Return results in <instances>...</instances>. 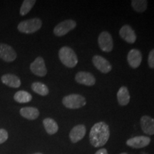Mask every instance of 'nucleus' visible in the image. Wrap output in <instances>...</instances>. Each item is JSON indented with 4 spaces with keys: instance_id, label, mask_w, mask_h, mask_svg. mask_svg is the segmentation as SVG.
Instances as JSON below:
<instances>
[{
    "instance_id": "obj_1",
    "label": "nucleus",
    "mask_w": 154,
    "mask_h": 154,
    "mask_svg": "<svg viewBox=\"0 0 154 154\" xmlns=\"http://www.w3.org/2000/svg\"><path fill=\"white\" fill-rule=\"evenodd\" d=\"M110 130L109 125L101 121L92 126L89 134L90 143L94 147L98 148L104 146L109 140Z\"/></svg>"
},
{
    "instance_id": "obj_2",
    "label": "nucleus",
    "mask_w": 154,
    "mask_h": 154,
    "mask_svg": "<svg viewBox=\"0 0 154 154\" xmlns=\"http://www.w3.org/2000/svg\"><path fill=\"white\" fill-rule=\"evenodd\" d=\"M59 57L61 63L69 68H74L78 63V58L76 53L69 47H63L59 49Z\"/></svg>"
},
{
    "instance_id": "obj_3",
    "label": "nucleus",
    "mask_w": 154,
    "mask_h": 154,
    "mask_svg": "<svg viewBox=\"0 0 154 154\" xmlns=\"http://www.w3.org/2000/svg\"><path fill=\"white\" fill-rule=\"evenodd\" d=\"M42 22L40 19L34 18L21 22L17 26L19 32L24 34H33L41 29Z\"/></svg>"
},
{
    "instance_id": "obj_4",
    "label": "nucleus",
    "mask_w": 154,
    "mask_h": 154,
    "mask_svg": "<svg viewBox=\"0 0 154 154\" xmlns=\"http://www.w3.org/2000/svg\"><path fill=\"white\" fill-rule=\"evenodd\" d=\"M62 103L68 109H77L84 106L86 103V100L80 94H73L64 96L62 99Z\"/></svg>"
},
{
    "instance_id": "obj_5",
    "label": "nucleus",
    "mask_w": 154,
    "mask_h": 154,
    "mask_svg": "<svg viewBox=\"0 0 154 154\" xmlns=\"http://www.w3.org/2000/svg\"><path fill=\"white\" fill-rule=\"evenodd\" d=\"M76 26V22L72 19H66L57 24L54 29V34L57 36L66 35Z\"/></svg>"
},
{
    "instance_id": "obj_6",
    "label": "nucleus",
    "mask_w": 154,
    "mask_h": 154,
    "mask_svg": "<svg viewBox=\"0 0 154 154\" xmlns=\"http://www.w3.org/2000/svg\"><path fill=\"white\" fill-rule=\"evenodd\" d=\"M98 43L102 51L110 52L113 50V41L112 36L108 32H102L98 37Z\"/></svg>"
},
{
    "instance_id": "obj_7",
    "label": "nucleus",
    "mask_w": 154,
    "mask_h": 154,
    "mask_svg": "<svg viewBox=\"0 0 154 154\" xmlns=\"http://www.w3.org/2000/svg\"><path fill=\"white\" fill-rule=\"evenodd\" d=\"M31 72L36 76L43 77L47 74L45 62L44 59L41 57H38L33 62L30 64Z\"/></svg>"
},
{
    "instance_id": "obj_8",
    "label": "nucleus",
    "mask_w": 154,
    "mask_h": 154,
    "mask_svg": "<svg viewBox=\"0 0 154 154\" xmlns=\"http://www.w3.org/2000/svg\"><path fill=\"white\" fill-rule=\"evenodd\" d=\"M15 50L8 44L0 43V59L6 62H11L17 59Z\"/></svg>"
},
{
    "instance_id": "obj_9",
    "label": "nucleus",
    "mask_w": 154,
    "mask_h": 154,
    "mask_svg": "<svg viewBox=\"0 0 154 154\" xmlns=\"http://www.w3.org/2000/svg\"><path fill=\"white\" fill-rule=\"evenodd\" d=\"M92 61H93L94 66L103 74L110 72L112 69V66L109 61L101 56L95 55L92 59Z\"/></svg>"
},
{
    "instance_id": "obj_10",
    "label": "nucleus",
    "mask_w": 154,
    "mask_h": 154,
    "mask_svg": "<svg viewBox=\"0 0 154 154\" xmlns=\"http://www.w3.org/2000/svg\"><path fill=\"white\" fill-rule=\"evenodd\" d=\"M151 138L148 136H140L129 138L126 140V145L133 149H142L149 146L151 143Z\"/></svg>"
},
{
    "instance_id": "obj_11",
    "label": "nucleus",
    "mask_w": 154,
    "mask_h": 154,
    "mask_svg": "<svg viewBox=\"0 0 154 154\" xmlns=\"http://www.w3.org/2000/svg\"><path fill=\"white\" fill-rule=\"evenodd\" d=\"M75 80L77 83L86 86H94L96 83V79L91 73L88 72H79L76 74Z\"/></svg>"
},
{
    "instance_id": "obj_12",
    "label": "nucleus",
    "mask_w": 154,
    "mask_h": 154,
    "mask_svg": "<svg viewBox=\"0 0 154 154\" xmlns=\"http://www.w3.org/2000/svg\"><path fill=\"white\" fill-rule=\"evenodd\" d=\"M119 35L122 39L129 44H134L137 38L136 34L133 30L131 26L128 24L124 25L121 28V29L119 30Z\"/></svg>"
},
{
    "instance_id": "obj_13",
    "label": "nucleus",
    "mask_w": 154,
    "mask_h": 154,
    "mask_svg": "<svg viewBox=\"0 0 154 154\" xmlns=\"http://www.w3.org/2000/svg\"><path fill=\"white\" fill-rule=\"evenodd\" d=\"M86 132V126L83 124L75 126L69 133V138L72 143H77L85 136Z\"/></svg>"
},
{
    "instance_id": "obj_14",
    "label": "nucleus",
    "mask_w": 154,
    "mask_h": 154,
    "mask_svg": "<svg viewBox=\"0 0 154 154\" xmlns=\"http://www.w3.org/2000/svg\"><path fill=\"white\" fill-rule=\"evenodd\" d=\"M127 61L128 64L133 69H137L140 66L142 61V54L139 50L133 49L127 56Z\"/></svg>"
},
{
    "instance_id": "obj_15",
    "label": "nucleus",
    "mask_w": 154,
    "mask_h": 154,
    "mask_svg": "<svg viewBox=\"0 0 154 154\" xmlns=\"http://www.w3.org/2000/svg\"><path fill=\"white\" fill-rule=\"evenodd\" d=\"M140 124L144 134L150 136L154 135V119L153 118L149 116H143L140 118Z\"/></svg>"
},
{
    "instance_id": "obj_16",
    "label": "nucleus",
    "mask_w": 154,
    "mask_h": 154,
    "mask_svg": "<svg viewBox=\"0 0 154 154\" xmlns=\"http://www.w3.org/2000/svg\"><path fill=\"white\" fill-rule=\"evenodd\" d=\"M2 82L4 84L11 88H19L21 86V80L18 76L14 74H7L1 77Z\"/></svg>"
},
{
    "instance_id": "obj_17",
    "label": "nucleus",
    "mask_w": 154,
    "mask_h": 154,
    "mask_svg": "<svg viewBox=\"0 0 154 154\" xmlns=\"http://www.w3.org/2000/svg\"><path fill=\"white\" fill-rule=\"evenodd\" d=\"M21 116L29 120H35L39 116V111L35 107H24L20 109Z\"/></svg>"
},
{
    "instance_id": "obj_18",
    "label": "nucleus",
    "mask_w": 154,
    "mask_h": 154,
    "mask_svg": "<svg viewBox=\"0 0 154 154\" xmlns=\"http://www.w3.org/2000/svg\"><path fill=\"white\" fill-rule=\"evenodd\" d=\"M130 94L126 86H121L117 92V99L120 106H126L130 101Z\"/></svg>"
},
{
    "instance_id": "obj_19",
    "label": "nucleus",
    "mask_w": 154,
    "mask_h": 154,
    "mask_svg": "<svg viewBox=\"0 0 154 154\" xmlns=\"http://www.w3.org/2000/svg\"><path fill=\"white\" fill-rule=\"evenodd\" d=\"M43 125L46 131L49 135L55 134L58 131V130H59V126H58L57 123L53 119H44L43 121Z\"/></svg>"
},
{
    "instance_id": "obj_20",
    "label": "nucleus",
    "mask_w": 154,
    "mask_h": 154,
    "mask_svg": "<svg viewBox=\"0 0 154 154\" xmlns=\"http://www.w3.org/2000/svg\"><path fill=\"white\" fill-rule=\"evenodd\" d=\"M14 99L20 103H29L32 101V96L26 91H19L14 94Z\"/></svg>"
},
{
    "instance_id": "obj_21",
    "label": "nucleus",
    "mask_w": 154,
    "mask_h": 154,
    "mask_svg": "<svg viewBox=\"0 0 154 154\" xmlns=\"http://www.w3.org/2000/svg\"><path fill=\"white\" fill-rule=\"evenodd\" d=\"M32 89L38 95L47 96L49 94V88L42 82H34L32 84Z\"/></svg>"
},
{
    "instance_id": "obj_22",
    "label": "nucleus",
    "mask_w": 154,
    "mask_h": 154,
    "mask_svg": "<svg viewBox=\"0 0 154 154\" xmlns=\"http://www.w3.org/2000/svg\"><path fill=\"white\" fill-rule=\"evenodd\" d=\"M131 6L135 11L142 13L147 9L148 2L146 0H134L131 2Z\"/></svg>"
},
{
    "instance_id": "obj_23",
    "label": "nucleus",
    "mask_w": 154,
    "mask_h": 154,
    "mask_svg": "<svg viewBox=\"0 0 154 154\" xmlns=\"http://www.w3.org/2000/svg\"><path fill=\"white\" fill-rule=\"evenodd\" d=\"M35 3V0H24L23 2L22 6H21L20 11H19L20 14L22 16H24V15L27 14L31 11V9L33 8Z\"/></svg>"
},
{
    "instance_id": "obj_24",
    "label": "nucleus",
    "mask_w": 154,
    "mask_h": 154,
    "mask_svg": "<svg viewBox=\"0 0 154 154\" xmlns=\"http://www.w3.org/2000/svg\"><path fill=\"white\" fill-rule=\"evenodd\" d=\"M8 132L4 128H0V144L5 143L8 139Z\"/></svg>"
},
{
    "instance_id": "obj_25",
    "label": "nucleus",
    "mask_w": 154,
    "mask_h": 154,
    "mask_svg": "<svg viewBox=\"0 0 154 154\" xmlns=\"http://www.w3.org/2000/svg\"><path fill=\"white\" fill-rule=\"evenodd\" d=\"M148 63L151 69H154V49L149 52L148 57Z\"/></svg>"
},
{
    "instance_id": "obj_26",
    "label": "nucleus",
    "mask_w": 154,
    "mask_h": 154,
    "mask_svg": "<svg viewBox=\"0 0 154 154\" xmlns=\"http://www.w3.org/2000/svg\"><path fill=\"white\" fill-rule=\"evenodd\" d=\"M95 154H108V151L106 149H101L96 151Z\"/></svg>"
},
{
    "instance_id": "obj_27",
    "label": "nucleus",
    "mask_w": 154,
    "mask_h": 154,
    "mask_svg": "<svg viewBox=\"0 0 154 154\" xmlns=\"http://www.w3.org/2000/svg\"><path fill=\"white\" fill-rule=\"evenodd\" d=\"M34 154H42V153H34Z\"/></svg>"
},
{
    "instance_id": "obj_28",
    "label": "nucleus",
    "mask_w": 154,
    "mask_h": 154,
    "mask_svg": "<svg viewBox=\"0 0 154 154\" xmlns=\"http://www.w3.org/2000/svg\"><path fill=\"white\" fill-rule=\"evenodd\" d=\"M121 154H127L126 153H121Z\"/></svg>"
}]
</instances>
